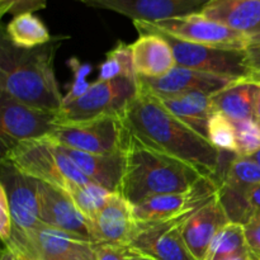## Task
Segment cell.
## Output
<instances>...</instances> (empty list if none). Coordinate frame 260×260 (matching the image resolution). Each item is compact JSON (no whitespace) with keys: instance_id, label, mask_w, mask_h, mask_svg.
I'll use <instances>...</instances> for the list:
<instances>
[{"instance_id":"obj_1","label":"cell","mask_w":260,"mask_h":260,"mask_svg":"<svg viewBox=\"0 0 260 260\" xmlns=\"http://www.w3.org/2000/svg\"><path fill=\"white\" fill-rule=\"evenodd\" d=\"M124 122L129 134L145 145L192 165L203 177L220 183L222 151L173 116L157 96L140 88Z\"/></svg>"},{"instance_id":"obj_2","label":"cell","mask_w":260,"mask_h":260,"mask_svg":"<svg viewBox=\"0 0 260 260\" xmlns=\"http://www.w3.org/2000/svg\"><path fill=\"white\" fill-rule=\"evenodd\" d=\"M68 37L56 36L47 45L20 48L3 32L0 41V90L35 108L58 113L63 95L53 70L57 48Z\"/></svg>"},{"instance_id":"obj_3","label":"cell","mask_w":260,"mask_h":260,"mask_svg":"<svg viewBox=\"0 0 260 260\" xmlns=\"http://www.w3.org/2000/svg\"><path fill=\"white\" fill-rule=\"evenodd\" d=\"M202 178L192 165L147 146L129 134L119 194L131 206L151 196L187 192Z\"/></svg>"},{"instance_id":"obj_4","label":"cell","mask_w":260,"mask_h":260,"mask_svg":"<svg viewBox=\"0 0 260 260\" xmlns=\"http://www.w3.org/2000/svg\"><path fill=\"white\" fill-rule=\"evenodd\" d=\"M10 164L33 179L68 190L74 184L93 183L83 174L57 142L50 139L24 141L3 152Z\"/></svg>"},{"instance_id":"obj_5","label":"cell","mask_w":260,"mask_h":260,"mask_svg":"<svg viewBox=\"0 0 260 260\" xmlns=\"http://www.w3.org/2000/svg\"><path fill=\"white\" fill-rule=\"evenodd\" d=\"M140 93L137 76L119 75L96 80L80 96L62 104L58 123L88 121L103 116L124 117Z\"/></svg>"},{"instance_id":"obj_6","label":"cell","mask_w":260,"mask_h":260,"mask_svg":"<svg viewBox=\"0 0 260 260\" xmlns=\"http://www.w3.org/2000/svg\"><path fill=\"white\" fill-rule=\"evenodd\" d=\"M134 24L140 35L155 33L164 38L172 47L177 66L236 79L248 78L245 50H225L198 45L168 35L151 23L134 22Z\"/></svg>"},{"instance_id":"obj_7","label":"cell","mask_w":260,"mask_h":260,"mask_svg":"<svg viewBox=\"0 0 260 260\" xmlns=\"http://www.w3.org/2000/svg\"><path fill=\"white\" fill-rule=\"evenodd\" d=\"M4 245L14 251L18 258L24 260H96L95 244L42 222L29 231H20L14 228L12 236Z\"/></svg>"},{"instance_id":"obj_8","label":"cell","mask_w":260,"mask_h":260,"mask_svg":"<svg viewBox=\"0 0 260 260\" xmlns=\"http://www.w3.org/2000/svg\"><path fill=\"white\" fill-rule=\"evenodd\" d=\"M128 137L124 117L103 116L88 121L58 123L48 139L88 154H111L126 149Z\"/></svg>"},{"instance_id":"obj_9","label":"cell","mask_w":260,"mask_h":260,"mask_svg":"<svg viewBox=\"0 0 260 260\" xmlns=\"http://www.w3.org/2000/svg\"><path fill=\"white\" fill-rule=\"evenodd\" d=\"M57 124L58 113L30 107L0 90V137L4 151L20 142L48 139Z\"/></svg>"},{"instance_id":"obj_10","label":"cell","mask_w":260,"mask_h":260,"mask_svg":"<svg viewBox=\"0 0 260 260\" xmlns=\"http://www.w3.org/2000/svg\"><path fill=\"white\" fill-rule=\"evenodd\" d=\"M220 183L203 177L187 192L151 196L132 206L135 220L139 223L162 222L193 212L218 194Z\"/></svg>"},{"instance_id":"obj_11","label":"cell","mask_w":260,"mask_h":260,"mask_svg":"<svg viewBox=\"0 0 260 260\" xmlns=\"http://www.w3.org/2000/svg\"><path fill=\"white\" fill-rule=\"evenodd\" d=\"M152 24V23H151ZM159 29L179 40L210 47L225 50H246L249 38L216 20L205 17L202 13L172 18L154 23Z\"/></svg>"},{"instance_id":"obj_12","label":"cell","mask_w":260,"mask_h":260,"mask_svg":"<svg viewBox=\"0 0 260 260\" xmlns=\"http://www.w3.org/2000/svg\"><path fill=\"white\" fill-rule=\"evenodd\" d=\"M193 212L162 222H137V233L128 248L155 260H197L188 249L182 233L185 220Z\"/></svg>"},{"instance_id":"obj_13","label":"cell","mask_w":260,"mask_h":260,"mask_svg":"<svg viewBox=\"0 0 260 260\" xmlns=\"http://www.w3.org/2000/svg\"><path fill=\"white\" fill-rule=\"evenodd\" d=\"M2 167L0 187L7 194L14 228L20 231L32 230L41 223L38 180L7 162L2 161Z\"/></svg>"},{"instance_id":"obj_14","label":"cell","mask_w":260,"mask_h":260,"mask_svg":"<svg viewBox=\"0 0 260 260\" xmlns=\"http://www.w3.org/2000/svg\"><path fill=\"white\" fill-rule=\"evenodd\" d=\"M38 196L41 222L94 243L90 221L80 212L66 190L38 180Z\"/></svg>"},{"instance_id":"obj_15","label":"cell","mask_w":260,"mask_h":260,"mask_svg":"<svg viewBox=\"0 0 260 260\" xmlns=\"http://www.w3.org/2000/svg\"><path fill=\"white\" fill-rule=\"evenodd\" d=\"M140 88L155 96H174L179 94L200 91L207 95H213L221 89L238 80L230 76L216 75V74L202 73L190 69L175 66L170 73L160 78H144L137 76ZM243 79V78H241Z\"/></svg>"},{"instance_id":"obj_16","label":"cell","mask_w":260,"mask_h":260,"mask_svg":"<svg viewBox=\"0 0 260 260\" xmlns=\"http://www.w3.org/2000/svg\"><path fill=\"white\" fill-rule=\"evenodd\" d=\"M211 0H101L91 7L112 10L132 22L157 23L201 13Z\"/></svg>"},{"instance_id":"obj_17","label":"cell","mask_w":260,"mask_h":260,"mask_svg":"<svg viewBox=\"0 0 260 260\" xmlns=\"http://www.w3.org/2000/svg\"><path fill=\"white\" fill-rule=\"evenodd\" d=\"M94 243L128 248L137 233L132 206L119 193H111L104 207L90 220Z\"/></svg>"},{"instance_id":"obj_18","label":"cell","mask_w":260,"mask_h":260,"mask_svg":"<svg viewBox=\"0 0 260 260\" xmlns=\"http://www.w3.org/2000/svg\"><path fill=\"white\" fill-rule=\"evenodd\" d=\"M230 222L218 194L185 220L182 228L188 249L197 260H206L213 239Z\"/></svg>"},{"instance_id":"obj_19","label":"cell","mask_w":260,"mask_h":260,"mask_svg":"<svg viewBox=\"0 0 260 260\" xmlns=\"http://www.w3.org/2000/svg\"><path fill=\"white\" fill-rule=\"evenodd\" d=\"M60 146L90 182L111 193H119L126 170V149L111 154H88Z\"/></svg>"},{"instance_id":"obj_20","label":"cell","mask_w":260,"mask_h":260,"mask_svg":"<svg viewBox=\"0 0 260 260\" xmlns=\"http://www.w3.org/2000/svg\"><path fill=\"white\" fill-rule=\"evenodd\" d=\"M131 51L137 76L160 78L177 66L170 45L155 33H141L131 45Z\"/></svg>"},{"instance_id":"obj_21","label":"cell","mask_w":260,"mask_h":260,"mask_svg":"<svg viewBox=\"0 0 260 260\" xmlns=\"http://www.w3.org/2000/svg\"><path fill=\"white\" fill-rule=\"evenodd\" d=\"M201 13L248 38L260 35V0H211Z\"/></svg>"},{"instance_id":"obj_22","label":"cell","mask_w":260,"mask_h":260,"mask_svg":"<svg viewBox=\"0 0 260 260\" xmlns=\"http://www.w3.org/2000/svg\"><path fill=\"white\" fill-rule=\"evenodd\" d=\"M260 84L250 79H238L211 95L213 112H220L233 121H255V101Z\"/></svg>"},{"instance_id":"obj_23","label":"cell","mask_w":260,"mask_h":260,"mask_svg":"<svg viewBox=\"0 0 260 260\" xmlns=\"http://www.w3.org/2000/svg\"><path fill=\"white\" fill-rule=\"evenodd\" d=\"M157 98L173 116L208 140V123L213 113L211 95L200 91H192L174 96Z\"/></svg>"},{"instance_id":"obj_24","label":"cell","mask_w":260,"mask_h":260,"mask_svg":"<svg viewBox=\"0 0 260 260\" xmlns=\"http://www.w3.org/2000/svg\"><path fill=\"white\" fill-rule=\"evenodd\" d=\"M4 35L14 46L20 48H36L52 41L45 23L33 13L13 17L7 24Z\"/></svg>"},{"instance_id":"obj_25","label":"cell","mask_w":260,"mask_h":260,"mask_svg":"<svg viewBox=\"0 0 260 260\" xmlns=\"http://www.w3.org/2000/svg\"><path fill=\"white\" fill-rule=\"evenodd\" d=\"M243 254H249L244 226L229 222L213 239L206 260H223Z\"/></svg>"},{"instance_id":"obj_26","label":"cell","mask_w":260,"mask_h":260,"mask_svg":"<svg viewBox=\"0 0 260 260\" xmlns=\"http://www.w3.org/2000/svg\"><path fill=\"white\" fill-rule=\"evenodd\" d=\"M66 192L70 196L76 207L89 221L104 207L111 194L109 190L95 183L74 184Z\"/></svg>"},{"instance_id":"obj_27","label":"cell","mask_w":260,"mask_h":260,"mask_svg":"<svg viewBox=\"0 0 260 260\" xmlns=\"http://www.w3.org/2000/svg\"><path fill=\"white\" fill-rule=\"evenodd\" d=\"M208 140L220 151L238 152L234 122L220 112H213L208 123Z\"/></svg>"},{"instance_id":"obj_28","label":"cell","mask_w":260,"mask_h":260,"mask_svg":"<svg viewBox=\"0 0 260 260\" xmlns=\"http://www.w3.org/2000/svg\"><path fill=\"white\" fill-rule=\"evenodd\" d=\"M119 75L137 76L132 60L131 45L117 43L116 47L107 55V60L101 66L99 80H108Z\"/></svg>"},{"instance_id":"obj_29","label":"cell","mask_w":260,"mask_h":260,"mask_svg":"<svg viewBox=\"0 0 260 260\" xmlns=\"http://www.w3.org/2000/svg\"><path fill=\"white\" fill-rule=\"evenodd\" d=\"M233 121V119H231ZM236 132L239 156H250L260 149V124L254 119L233 121Z\"/></svg>"},{"instance_id":"obj_30","label":"cell","mask_w":260,"mask_h":260,"mask_svg":"<svg viewBox=\"0 0 260 260\" xmlns=\"http://www.w3.org/2000/svg\"><path fill=\"white\" fill-rule=\"evenodd\" d=\"M46 7V0H0V14H12L15 17L24 13H35Z\"/></svg>"},{"instance_id":"obj_31","label":"cell","mask_w":260,"mask_h":260,"mask_svg":"<svg viewBox=\"0 0 260 260\" xmlns=\"http://www.w3.org/2000/svg\"><path fill=\"white\" fill-rule=\"evenodd\" d=\"M244 234L250 256L254 260H260V213L244 225Z\"/></svg>"},{"instance_id":"obj_32","label":"cell","mask_w":260,"mask_h":260,"mask_svg":"<svg viewBox=\"0 0 260 260\" xmlns=\"http://www.w3.org/2000/svg\"><path fill=\"white\" fill-rule=\"evenodd\" d=\"M13 230H14V223H13L9 205H8L7 194H5V190L0 187V238L3 243L9 240Z\"/></svg>"},{"instance_id":"obj_33","label":"cell","mask_w":260,"mask_h":260,"mask_svg":"<svg viewBox=\"0 0 260 260\" xmlns=\"http://www.w3.org/2000/svg\"><path fill=\"white\" fill-rule=\"evenodd\" d=\"M245 66L248 78L260 84V46H253L245 50Z\"/></svg>"},{"instance_id":"obj_34","label":"cell","mask_w":260,"mask_h":260,"mask_svg":"<svg viewBox=\"0 0 260 260\" xmlns=\"http://www.w3.org/2000/svg\"><path fill=\"white\" fill-rule=\"evenodd\" d=\"M96 260H127V248L123 246L95 244Z\"/></svg>"},{"instance_id":"obj_35","label":"cell","mask_w":260,"mask_h":260,"mask_svg":"<svg viewBox=\"0 0 260 260\" xmlns=\"http://www.w3.org/2000/svg\"><path fill=\"white\" fill-rule=\"evenodd\" d=\"M249 203H250L251 208L255 212V215L260 213V183L254 185L249 190Z\"/></svg>"},{"instance_id":"obj_36","label":"cell","mask_w":260,"mask_h":260,"mask_svg":"<svg viewBox=\"0 0 260 260\" xmlns=\"http://www.w3.org/2000/svg\"><path fill=\"white\" fill-rule=\"evenodd\" d=\"M127 260H155L152 258H149L146 255H142V254L136 253V251L131 250L129 248H127Z\"/></svg>"},{"instance_id":"obj_37","label":"cell","mask_w":260,"mask_h":260,"mask_svg":"<svg viewBox=\"0 0 260 260\" xmlns=\"http://www.w3.org/2000/svg\"><path fill=\"white\" fill-rule=\"evenodd\" d=\"M0 260H19V258H18L14 251L10 250L8 246L4 245V249L2 251V259Z\"/></svg>"},{"instance_id":"obj_38","label":"cell","mask_w":260,"mask_h":260,"mask_svg":"<svg viewBox=\"0 0 260 260\" xmlns=\"http://www.w3.org/2000/svg\"><path fill=\"white\" fill-rule=\"evenodd\" d=\"M254 116H255V121L260 122V89L255 101V111H254Z\"/></svg>"},{"instance_id":"obj_39","label":"cell","mask_w":260,"mask_h":260,"mask_svg":"<svg viewBox=\"0 0 260 260\" xmlns=\"http://www.w3.org/2000/svg\"><path fill=\"white\" fill-rule=\"evenodd\" d=\"M253 46H260V35L255 36V37L249 38L248 47H253Z\"/></svg>"},{"instance_id":"obj_40","label":"cell","mask_w":260,"mask_h":260,"mask_svg":"<svg viewBox=\"0 0 260 260\" xmlns=\"http://www.w3.org/2000/svg\"><path fill=\"white\" fill-rule=\"evenodd\" d=\"M223 260H254L251 258L249 254H243V255H236V256H231V258L223 259Z\"/></svg>"},{"instance_id":"obj_41","label":"cell","mask_w":260,"mask_h":260,"mask_svg":"<svg viewBox=\"0 0 260 260\" xmlns=\"http://www.w3.org/2000/svg\"><path fill=\"white\" fill-rule=\"evenodd\" d=\"M248 157H250L251 160H254V161H255L256 164H258L259 167H260V149L258 150V151L255 152V154L250 155V156H248Z\"/></svg>"},{"instance_id":"obj_42","label":"cell","mask_w":260,"mask_h":260,"mask_svg":"<svg viewBox=\"0 0 260 260\" xmlns=\"http://www.w3.org/2000/svg\"><path fill=\"white\" fill-rule=\"evenodd\" d=\"M80 2H84V3H86V4H93V3H96V2H101V0H80Z\"/></svg>"},{"instance_id":"obj_43","label":"cell","mask_w":260,"mask_h":260,"mask_svg":"<svg viewBox=\"0 0 260 260\" xmlns=\"http://www.w3.org/2000/svg\"><path fill=\"white\" fill-rule=\"evenodd\" d=\"M50 260H83L79 258H61V259H50Z\"/></svg>"},{"instance_id":"obj_44","label":"cell","mask_w":260,"mask_h":260,"mask_svg":"<svg viewBox=\"0 0 260 260\" xmlns=\"http://www.w3.org/2000/svg\"><path fill=\"white\" fill-rule=\"evenodd\" d=\"M19 260H24V259H20V258H19Z\"/></svg>"},{"instance_id":"obj_45","label":"cell","mask_w":260,"mask_h":260,"mask_svg":"<svg viewBox=\"0 0 260 260\" xmlns=\"http://www.w3.org/2000/svg\"><path fill=\"white\" fill-rule=\"evenodd\" d=\"M258 123H259V124H260V122H258Z\"/></svg>"}]
</instances>
